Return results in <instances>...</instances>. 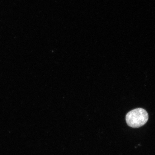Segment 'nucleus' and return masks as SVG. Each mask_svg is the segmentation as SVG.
Segmentation results:
<instances>
[{
  "instance_id": "nucleus-1",
  "label": "nucleus",
  "mask_w": 155,
  "mask_h": 155,
  "mask_svg": "<svg viewBox=\"0 0 155 155\" xmlns=\"http://www.w3.org/2000/svg\"><path fill=\"white\" fill-rule=\"evenodd\" d=\"M149 119L148 113L142 108H137L131 110L127 114L126 122L129 127L138 128L144 125Z\"/></svg>"
}]
</instances>
